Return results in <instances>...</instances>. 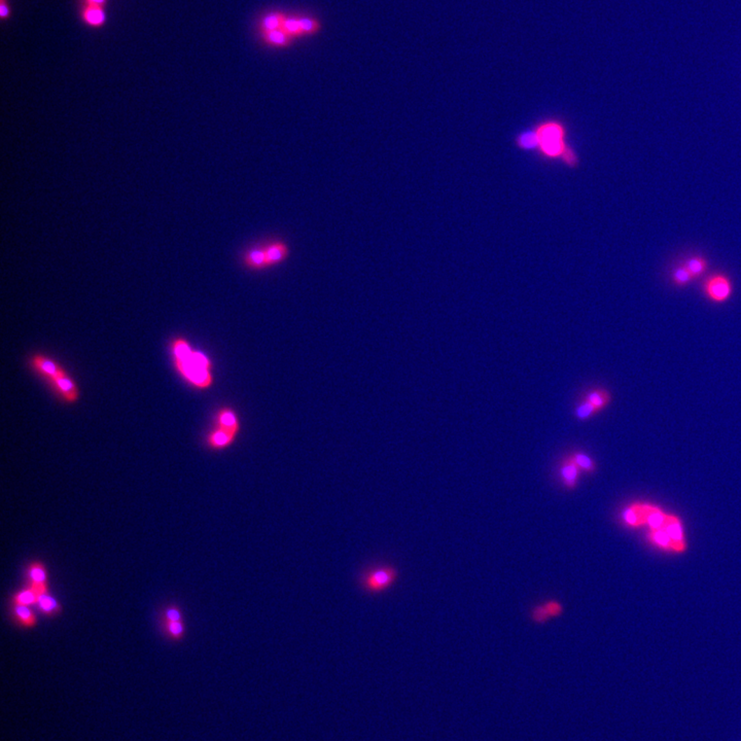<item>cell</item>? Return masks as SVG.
Listing matches in <instances>:
<instances>
[{"label":"cell","instance_id":"obj_1","mask_svg":"<svg viewBox=\"0 0 741 741\" xmlns=\"http://www.w3.org/2000/svg\"><path fill=\"white\" fill-rule=\"evenodd\" d=\"M513 145L518 151L536 156L547 165H560L578 170L581 156L571 138V125L566 117L550 115L515 134Z\"/></svg>","mask_w":741,"mask_h":741},{"label":"cell","instance_id":"obj_2","mask_svg":"<svg viewBox=\"0 0 741 741\" xmlns=\"http://www.w3.org/2000/svg\"><path fill=\"white\" fill-rule=\"evenodd\" d=\"M176 370L191 386L206 390L214 384L212 365L205 353L192 349L184 338L175 339L171 345Z\"/></svg>","mask_w":741,"mask_h":741},{"label":"cell","instance_id":"obj_3","mask_svg":"<svg viewBox=\"0 0 741 741\" xmlns=\"http://www.w3.org/2000/svg\"><path fill=\"white\" fill-rule=\"evenodd\" d=\"M647 528V542L656 549L673 554L688 550L684 522L677 515L659 511L650 519Z\"/></svg>","mask_w":741,"mask_h":741},{"label":"cell","instance_id":"obj_4","mask_svg":"<svg viewBox=\"0 0 741 741\" xmlns=\"http://www.w3.org/2000/svg\"><path fill=\"white\" fill-rule=\"evenodd\" d=\"M397 579V571L395 567L382 566L372 568L362 578V586L372 594L384 592L393 585Z\"/></svg>","mask_w":741,"mask_h":741},{"label":"cell","instance_id":"obj_5","mask_svg":"<svg viewBox=\"0 0 741 741\" xmlns=\"http://www.w3.org/2000/svg\"><path fill=\"white\" fill-rule=\"evenodd\" d=\"M703 293L712 303L724 304L733 295V284L725 274H714L704 281Z\"/></svg>","mask_w":741,"mask_h":741},{"label":"cell","instance_id":"obj_6","mask_svg":"<svg viewBox=\"0 0 741 741\" xmlns=\"http://www.w3.org/2000/svg\"><path fill=\"white\" fill-rule=\"evenodd\" d=\"M28 586L34 589L38 595L50 592L49 571L41 562H32L26 567Z\"/></svg>","mask_w":741,"mask_h":741},{"label":"cell","instance_id":"obj_7","mask_svg":"<svg viewBox=\"0 0 741 741\" xmlns=\"http://www.w3.org/2000/svg\"><path fill=\"white\" fill-rule=\"evenodd\" d=\"M32 368L38 374H41L43 378L49 380L50 382L53 381L55 378H57L61 373L64 372V369L56 362L55 360L52 358H47V356L43 355V354H36L32 356L31 360H30Z\"/></svg>","mask_w":741,"mask_h":741},{"label":"cell","instance_id":"obj_8","mask_svg":"<svg viewBox=\"0 0 741 741\" xmlns=\"http://www.w3.org/2000/svg\"><path fill=\"white\" fill-rule=\"evenodd\" d=\"M581 474L582 471L575 464L571 454L566 456L560 462L559 477L564 487L571 490L577 487Z\"/></svg>","mask_w":741,"mask_h":741},{"label":"cell","instance_id":"obj_9","mask_svg":"<svg viewBox=\"0 0 741 741\" xmlns=\"http://www.w3.org/2000/svg\"><path fill=\"white\" fill-rule=\"evenodd\" d=\"M266 256L267 268L282 264L290 256L288 245L282 240H273L263 245Z\"/></svg>","mask_w":741,"mask_h":741},{"label":"cell","instance_id":"obj_10","mask_svg":"<svg viewBox=\"0 0 741 741\" xmlns=\"http://www.w3.org/2000/svg\"><path fill=\"white\" fill-rule=\"evenodd\" d=\"M238 436L239 434L233 432L214 425V429L210 430V434L206 436V443L210 448L215 451H221L232 446Z\"/></svg>","mask_w":741,"mask_h":741},{"label":"cell","instance_id":"obj_11","mask_svg":"<svg viewBox=\"0 0 741 741\" xmlns=\"http://www.w3.org/2000/svg\"><path fill=\"white\" fill-rule=\"evenodd\" d=\"M58 395L67 403H75L78 399V390L75 382L69 377L66 371L61 373L51 382Z\"/></svg>","mask_w":741,"mask_h":741},{"label":"cell","instance_id":"obj_12","mask_svg":"<svg viewBox=\"0 0 741 741\" xmlns=\"http://www.w3.org/2000/svg\"><path fill=\"white\" fill-rule=\"evenodd\" d=\"M217 427L233 432L235 434H240L241 425L238 414L233 408L223 407L217 411L215 415V425Z\"/></svg>","mask_w":741,"mask_h":741},{"label":"cell","instance_id":"obj_13","mask_svg":"<svg viewBox=\"0 0 741 741\" xmlns=\"http://www.w3.org/2000/svg\"><path fill=\"white\" fill-rule=\"evenodd\" d=\"M562 612H564V606L562 603L556 601H550L534 608L531 615L532 620L542 624V623L547 622L549 619L559 617Z\"/></svg>","mask_w":741,"mask_h":741},{"label":"cell","instance_id":"obj_14","mask_svg":"<svg viewBox=\"0 0 741 741\" xmlns=\"http://www.w3.org/2000/svg\"><path fill=\"white\" fill-rule=\"evenodd\" d=\"M80 18L86 25L100 28L106 23V12L102 6H84L80 10Z\"/></svg>","mask_w":741,"mask_h":741},{"label":"cell","instance_id":"obj_15","mask_svg":"<svg viewBox=\"0 0 741 741\" xmlns=\"http://www.w3.org/2000/svg\"><path fill=\"white\" fill-rule=\"evenodd\" d=\"M243 265L251 271L266 270L267 262L263 247H251L245 251L242 258Z\"/></svg>","mask_w":741,"mask_h":741},{"label":"cell","instance_id":"obj_16","mask_svg":"<svg viewBox=\"0 0 741 741\" xmlns=\"http://www.w3.org/2000/svg\"><path fill=\"white\" fill-rule=\"evenodd\" d=\"M583 399L594 406L599 412H603L612 403V395L610 390L606 388H595L587 391Z\"/></svg>","mask_w":741,"mask_h":741},{"label":"cell","instance_id":"obj_17","mask_svg":"<svg viewBox=\"0 0 741 741\" xmlns=\"http://www.w3.org/2000/svg\"><path fill=\"white\" fill-rule=\"evenodd\" d=\"M36 606H38L41 614L43 616L49 617V618L57 617L62 612V606L59 603L57 599L50 594V592L38 595Z\"/></svg>","mask_w":741,"mask_h":741},{"label":"cell","instance_id":"obj_18","mask_svg":"<svg viewBox=\"0 0 741 741\" xmlns=\"http://www.w3.org/2000/svg\"><path fill=\"white\" fill-rule=\"evenodd\" d=\"M13 617L21 627L34 628L38 625V616L30 606L13 605Z\"/></svg>","mask_w":741,"mask_h":741},{"label":"cell","instance_id":"obj_19","mask_svg":"<svg viewBox=\"0 0 741 741\" xmlns=\"http://www.w3.org/2000/svg\"><path fill=\"white\" fill-rule=\"evenodd\" d=\"M286 19V15L282 14V13H270V14L266 15L261 21V31H262V34H266V32L281 29Z\"/></svg>","mask_w":741,"mask_h":741},{"label":"cell","instance_id":"obj_20","mask_svg":"<svg viewBox=\"0 0 741 741\" xmlns=\"http://www.w3.org/2000/svg\"><path fill=\"white\" fill-rule=\"evenodd\" d=\"M684 266L692 276L693 280H696L707 271L708 263L703 256H695L688 258Z\"/></svg>","mask_w":741,"mask_h":741},{"label":"cell","instance_id":"obj_21","mask_svg":"<svg viewBox=\"0 0 741 741\" xmlns=\"http://www.w3.org/2000/svg\"><path fill=\"white\" fill-rule=\"evenodd\" d=\"M38 594L30 588L29 586L26 588L21 589V590L17 591L12 597V605L26 606H36L38 603Z\"/></svg>","mask_w":741,"mask_h":741},{"label":"cell","instance_id":"obj_22","mask_svg":"<svg viewBox=\"0 0 741 741\" xmlns=\"http://www.w3.org/2000/svg\"><path fill=\"white\" fill-rule=\"evenodd\" d=\"M263 38H264L267 45H270L275 47H288L292 43L293 39L282 29L263 34Z\"/></svg>","mask_w":741,"mask_h":741},{"label":"cell","instance_id":"obj_23","mask_svg":"<svg viewBox=\"0 0 741 741\" xmlns=\"http://www.w3.org/2000/svg\"><path fill=\"white\" fill-rule=\"evenodd\" d=\"M573 460H575V464H578L582 473H585L587 475H592L596 471L597 464L595 460L591 457L589 454L586 452L577 451L571 453Z\"/></svg>","mask_w":741,"mask_h":741},{"label":"cell","instance_id":"obj_24","mask_svg":"<svg viewBox=\"0 0 741 741\" xmlns=\"http://www.w3.org/2000/svg\"><path fill=\"white\" fill-rule=\"evenodd\" d=\"M163 627H164L165 634L173 640H182L184 632H186L184 621H175V622L163 621Z\"/></svg>","mask_w":741,"mask_h":741},{"label":"cell","instance_id":"obj_25","mask_svg":"<svg viewBox=\"0 0 741 741\" xmlns=\"http://www.w3.org/2000/svg\"><path fill=\"white\" fill-rule=\"evenodd\" d=\"M597 414H599V410L583 399L575 409V417L580 421L590 420Z\"/></svg>","mask_w":741,"mask_h":741},{"label":"cell","instance_id":"obj_26","mask_svg":"<svg viewBox=\"0 0 741 741\" xmlns=\"http://www.w3.org/2000/svg\"><path fill=\"white\" fill-rule=\"evenodd\" d=\"M671 281L677 288H686L694 280H693L692 276L683 265V266L677 267L671 272Z\"/></svg>","mask_w":741,"mask_h":741},{"label":"cell","instance_id":"obj_27","mask_svg":"<svg viewBox=\"0 0 741 741\" xmlns=\"http://www.w3.org/2000/svg\"><path fill=\"white\" fill-rule=\"evenodd\" d=\"M281 29L292 38L303 36L299 17H286Z\"/></svg>","mask_w":741,"mask_h":741},{"label":"cell","instance_id":"obj_28","mask_svg":"<svg viewBox=\"0 0 741 741\" xmlns=\"http://www.w3.org/2000/svg\"><path fill=\"white\" fill-rule=\"evenodd\" d=\"M300 19V25H301L302 32L304 36H312V34H317L321 29V24L317 21L316 19L309 18V17H303Z\"/></svg>","mask_w":741,"mask_h":741},{"label":"cell","instance_id":"obj_29","mask_svg":"<svg viewBox=\"0 0 741 741\" xmlns=\"http://www.w3.org/2000/svg\"><path fill=\"white\" fill-rule=\"evenodd\" d=\"M162 620L169 621V622L182 621V610L176 606H167V608L163 610Z\"/></svg>","mask_w":741,"mask_h":741},{"label":"cell","instance_id":"obj_30","mask_svg":"<svg viewBox=\"0 0 741 741\" xmlns=\"http://www.w3.org/2000/svg\"><path fill=\"white\" fill-rule=\"evenodd\" d=\"M10 17V8L6 0H0V18L8 20Z\"/></svg>","mask_w":741,"mask_h":741},{"label":"cell","instance_id":"obj_31","mask_svg":"<svg viewBox=\"0 0 741 741\" xmlns=\"http://www.w3.org/2000/svg\"><path fill=\"white\" fill-rule=\"evenodd\" d=\"M84 6H104L108 3V0H82Z\"/></svg>","mask_w":741,"mask_h":741}]
</instances>
